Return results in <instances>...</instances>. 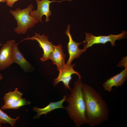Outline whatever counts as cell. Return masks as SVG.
Here are the masks:
<instances>
[{
	"instance_id": "1",
	"label": "cell",
	"mask_w": 127,
	"mask_h": 127,
	"mask_svg": "<svg viewBox=\"0 0 127 127\" xmlns=\"http://www.w3.org/2000/svg\"><path fill=\"white\" fill-rule=\"evenodd\" d=\"M86 123L93 127L102 123L109 117V109L102 95L90 86L83 84Z\"/></svg>"
},
{
	"instance_id": "2",
	"label": "cell",
	"mask_w": 127,
	"mask_h": 127,
	"mask_svg": "<svg viewBox=\"0 0 127 127\" xmlns=\"http://www.w3.org/2000/svg\"><path fill=\"white\" fill-rule=\"evenodd\" d=\"M81 79L76 81L70 96L66 101L68 103L65 109L76 126L79 127L86 123V107L82 92V83Z\"/></svg>"
},
{
	"instance_id": "3",
	"label": "cell",
	"mask_w": 127,
	"mask_h": 127,
	"mask_svg": "<svg viewBox=\"0 0 127 127\" xmlns=\"http://www.w3.org/2000/svg\"><path fill=\"white\" fill-rule=\"evenodd\" d=\"M34 8L32 4L26 8L21 9L20 8L11 10L10 13L17 22V26L13 29L14 32L19 34H25L30 28L34 27L39 21L30 15V12Z\"/></svg>"
},
{
	"instance_id": "4",
	"label": "cell",
	"mask_w": 127,
	"mask_h": 127,
	"mask_svg": "<svg viewBox=\"0 0 127 127\" xmlns=\"http://www.w3.org/2000/svg\"><path fill=\"white\" fill-rule=\"evenodd\" d=\"M127 31H122V32L117 35L111 34L108 36H95L91 33H86L85 40L83 42L84 43V48H87L95 44H105L108 42L110 43L112 46L115 45V41L126 37Z\"/></svg>"
},
{
	"instance_id": "5",
	"label": "cell",
	"mask_w": 127,
	"mask_h": 127,
	"mask_svg": "<svg viewBox=\"0 0 127 127\" xmlns=\"http://www.w3.org/2000/svg\"><path fill=\"white\" fill-rule=\"evenodd\" d=\"M36 40L39 43V46L42 49L43 53L42 57L40 58V60L44 62L49 60L50 56L53 51L54 45L49 41L48 36L44 34L41 35L36 32L34 36L31 37L28 36L25 37L19 43L24 40Z\"/></svg>"
},
{
	"instance_id": "6",
	"label": "cell",
	"mask_w": 127,
	"mask_h": 127,
	"mask_svg": "<svg viewBox=\"0 0 127 127\" xmlns=\"http://www.w3.org/2000/svg\"><path fill=\"white\" fill-rule=\"evenodd\" d=\"M37 3V9L32 10L30 12V15L43 23L42 18L43 15L46 16L45 21L48 22L49 20V16L51 15L52 11L50 10V4L53 2H61L64 1H71V0H62L61 1L49 0H35Z\"/></svg>"
},
{
	"instance_id": "7",
	"label": "cell",
	"mask_w": 127,
	"mask_h": 127,
	"mask_svg": "<svg viewBox=\"0 0 127 127\" xmlns=\"http://www.w3.org/2000/svg\"><path fill=\"white\" fill-rule=\"evenodd\" d=\"M75 64H67L61 69L59 70V72L57 77L54 79L53 84L55 87L60 82H62L66 88H68L71 90V89L69 86V83L72 79V75L76 74L78 76L79 79H81V77L79 73L75 71L73 69Z\"/></svg>"
},
{
	"instance_id": "8",
	"label": "cell",
	"mask_w": 127,
	"mask_h": 127,
	"mask_svg": "<svg viewBox=\"0 0 127 127\" xmlns=\"http://www.w3.org/2000/svg\"><path fill=\"white\" fill-rule=\"evenodd\" d=\"M14 40H8L2 45L0 49V70L9 67L13 63L12 58Z\"/></svg>"
},
{
	"instance_id": "9",
	"label": "cell",
	"mask_w": 127,
	"mask_h": 127,
	"mask_svg": "<svg viewBox=\"0 0 127 127\" xmlns=\"http://www.w3.org/2000/svg\"><path fill=\"white\" fill-rule=\"evenodd\" d=\"M70 25H68L66 31V34L68 36L69 41L67 44L68 52L69 55V58L66 64H71L72 61L74 59L79 58L81 55L87 50L84 48L80 49L79 46L82 43L81 42H76L72 39L70 33Z\"/></svg>"
},
{
	"instance_id": "10",
	"label": "cell",
	"mask_w": 127,
	"mask_h": 127,
	"mask_svg": "<svg viewBox=\"0 0 127 127\" xmlns=\"http://www.w3.org/2000/svg\"><path fill=\"white\" fill-rule=\"evenodd\" d=\"M127 64L125 65L124 69L120 73L111 77L104 82L103 87L106 91L110 92L113 87H121L127 78Z\"/></svg>"
},
{
	"instance_id": "11",
	"label": "cell",
	"mask_w": 127,
	"mask_h": 127,
	"mask_svg": "<svg viewBox=\"0 0 127 127\" xmlns=\"http://www.w3.org/2000/svg\"><path fill=\"white\" fill-rule=\"evenodd\" d=\"M18 43H15L13 48L12 58L13 63L18 64L25 72H31L32 66L25 58L23 54L19 49Z\"/></svg>"
},
{
	"instance_id": "12",
	"label": "cell",
	"mask_w": 127,
	"mask_h": 127,
	"mask_svg": "<svg viewBox=\"0 0 127 127\" xmlns=\"http://www.w3.org/2000/svg\"><path fill=\"white\" fill-rule=\"evenodd\" d=\"M67 95L64 96L63 98L59 101L51 102L45 107L42 108H39L36 107L33 108V110L36 112L37 114L34 117V119L39 118L43 114L46 115L55 109L58 108L65 109L63 105V103L66 101Z\"/></svg>"
},
{
	"instance_id": "13",
	"label": "cell",
	"mask_w": 127,
	"mask_h": 127,
	"mask_svg": "<svg viewBox=\"0 0 127 127\" xmlns=\"http://www.w3.org/2000/svg\"><path fill=\"white\" fill-rule=\"evenodd\" d=\"M65 57L66 55L63 52L61 45H54L53 51L50 55L49 60L50 59L53 64L57 65L58 70L61 69L65 65Z\"/></svg>"
},
{
	"instance_id": "14",
	"label": "cell",
	"mask_w": 127,
	"mask_h": 127,
	"mask_svg": "<svg viewBox=\"0 0 127 127\" xmlns=\"http://www.w3.org/2000/svg\"><path fill=\"white\" fill-rule=\"evenodd\" d=\"M23 93L16 88L14 91H11L5 94L3 98L4 105H10L21 98Z\"/></svg>"
},
{
	"instance_id": "15",
	"label": "cell",
	"mask_w": 127,
	"mask_h": 127,
	"mask_svg": "<svg viewBox=\"0 0 127 127\" xmlns=\"http://www.w3.org/2000/svg\"><path fill=\"white\" fill-rule=\"evenodd\" d=\"M20 118V117L18 116L16 119L12 118L0 108V127H1L2 123L4 124L8 123L12 127H13L15 126L17 120Z\"/></svg>"
},
{
	"instance_id": "16",
	"label": "cell",
	"mask_w": 127,
	"mask_h": 127,
	"mask_svg": "<svg viewBox=\"0 0 127 127\" xmlns=\"http://www.w3.org/2000/svg\"><path fill=\"white\" fill-rule=\"evenodd\" d=\"M30 102L26 100L25 98H22L19 99L12 103L8 105H3L1 107L3 110L7 109H17L22 106L24 105H29Z\"/></svg>"
},
{
	"instance_id": "17",
	"label": "cell",
	"mask_w": 127,
	"mask_h": 127,
	"mask_svg": "<svg viewBox=\"0 0 127 127\" xmlns=\"http://www.w3.org/2000/svg\"><path fill=\"white\" fill-rule=\"evenodd\" d=\"M19 0H7L6 2V5L9 7H13L14 4Z\"/></svg>"
},
{
	"instance_id": "18",
	"label": "cell",
	"mask_w": 127,
	"mask_h": 127,
	"mask_svg": "<svg viewBox=\"0 0 127 127\" xmlns=\"http://www.w3.org/2000/svg\"><path fill=\"white\" fill-rule=\"evenodd\" d=\"M3 78V76L0 73V81L2 80Z\"/></svg>"
},
{
	"instance_id": "19",
	"label": "cell",
	"mask_w": 127,
	"mask_h": 127,
	"mask_svg": "<svg viewBox=\"0 0 127 127\" xmlns=\"http://www.w3.org/2000/svg\"><path fill=\"white\" fill-rule=\"evenodd\" d=\"M6 0H0V2L4 3L6 2Z\"/></svg>"
}]
</instances>
